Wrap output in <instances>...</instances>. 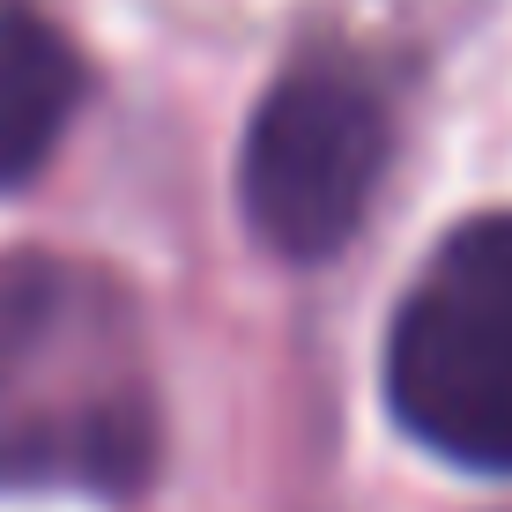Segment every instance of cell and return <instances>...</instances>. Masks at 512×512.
Here are the masks:
<instances>
[{
	"label": "cell",
	"mask_w": 512,
	"mask_h": 512,
	"mask_svg": "<svg viewBox=\"0 0 512 512\" xmlns=\"http://www.w3.org/2000/svg\"><path fill=\"white\" fill-rule=\"evenodd\" d=\"M386 171V104L334 60L290 67L253 104L238 149V201L282 260H327L357 238Z\"/></svg>",
	"instance_id": "obj_2"
},
{
	"label": "cell",
	"mask_w": 512,
	"mask_h": 512,
	"mask_svg": "<svg viewBox=\"0 0 512 512\" xmlns=\"http://www.w3.org/2000/svg\"><path fill=\"white\" fill-rule=\"evenodd\" d=\"M401 431L483 475H512V216H475L438 245L386 334Z\"/></svg>",
	"instance_id": "obj_1"
},
{
	"label": "cell",
	"mask_w": 512,
	"mask_h": 512,
	"mask_svg": "<svg viewBox=\"0 0 512 512\" xmlns=\"http://www.w3.org/2000/svg\"><path fill=\"white\" fill-rule=\"evenodd\" d=\"M82 104V60L30 8H0V186H23L60 149Z\"/></svg>",
	"instance_id": "obj_3"
}]
</instances>
